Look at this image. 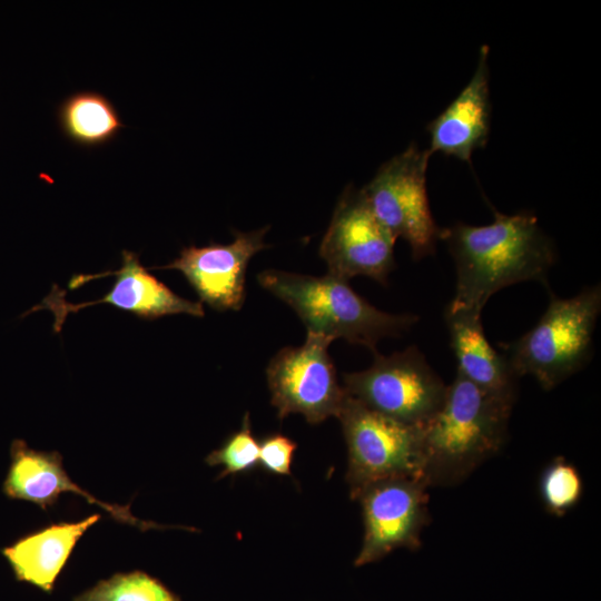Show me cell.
<instances>
[{"label": "cell", "mask_w": 601, "mask_h": 601, "mask_svg": "<svg viewBox=\"0 0 601 601\" xmlns=\"http://www.w3.org/2000/svg\"><path fill=\"white\" fill-rule=\"evenodd\" d=\"M268 227L248 233L235 231L229 244L210 243L185 247L171 263L151 269L179 270L200 302L216 311H238L245 300V276L249 260L268 247L264 236Z\"/></svg>", "instance_id": "7c38bea8"}, {"label": "cell", "mask_w": 601, "mask_h": 601, "mask_svg": "<svg viewBox=\"0 0 601 601\" xmlns=\"http://www.w3.org/2000/svg\"><path fill=\"white\" fill-rule=\"evenodd\" d=\"M539 493L550 514L563 516L581 500L583 482L580 472L564 457H555L541 473Z\"/></svg>", "instance_id": "d6986e66"}, {"label": "cell", "mask_w": 601, "mask_h": 601, "mask_svg": "<svg viewBox=\"0 0 601 601\" xmlns=\"http://www.w3.org/2000/svg\"><path fill=\"white\" fill-rule=\"evenodd\" d=\"M100 519L91 514L31 532L2 549L17 580L50 592L79 539Z\"/></svg>", "instance_id": "2e32d148"}, {"label": "cell", "mask_w": 601, "mask_h": 601, "mask_svg": "<svg viewBox=\"0 0 601 601\" xmlns=\"http://www.w3.org/2000/svg\"><path fill=\"white\" fill-rule=\"evenodd\" d=\"M332 338L307 333L297 347H284L266 368L270 401L283 420L300 414L311 424L337 417L346 398L328 354Z\"/></svg>", "instance_id": "ba28073f"}, {"label": "cell", "mask_w": 601, "mask_h": 601, "mask_svg": "<svg viewBox=\"0 0 601 601\" xmlns=\"http://www.w3.org/2000/svg\"><path fill=\"white\" fill-rule=\"evenodd\" d=\"M296 443L283 434H270L259 442L258 464L268 473L290 475Z\"/></svg>", "instance_id": "44dd1931"}, {"label": "cell", "mask_w": 601, "mask_h": 601, "mask_svg": "<svg viewBox=\"0 0 601 601\" xmlns=\"http://www.w3.org/2000/svg\"><path fill=\"white\" fill-rule=\"evenodd\" d=\"M600 312V284L570 298L551 294L544 314L530 331L497 346L519 378L531 375L544 391L553 390L589 363Z\"/></svg>", "instance_id": "277c9868"}, {"label": "cell", "mask_w": 601, "mask_h": 601, "mask_svg": "<svg viewBox=\"0 0 601 601\" xmlns=\"http://www.w3.org/2000/svg\"><path fill=\"white\" fill-rule=\"evenodd\" d=\"M259 285L290 306L307 333L343 338L376 351L384 337H397L417 321L414 314H391L371 305L348 280L326 274L311 276L276 269L257 275Z\"/></svg>", "instance_id": "3957f363"}, {"label": "cell", "mask_w": 601, "mask_h": 601, "mask_svg": "<svg viewBox=\"0 0 601 601\" xmlns=\"http://www.w3.org/2000/svg\"><path fill=\"white\" fill-rule=\"evenodd\" d=\"M259 442L254 437L248 413L243 418L242 427L233 433L223 445L209 453L206 463L210 466L220 465L226 475L248 472L258 464Z\"/></svg>", "instance_id": "ffe728a7"}, {"label": "cell", "mask_w": 601, "mask_h": 601, "mask_svg": "<svg viewBox=\"0 0 601 601\" xmlns=\"http://www.w3.org/2000/svg\"><path fill=\"white\" fill-rule=\"evenodd\" d=\"M395 238L376 219L361 189L339 197L319 246L328 274L346 280L366 276L385 285L395 267Z\"/></svg>", "instance_id": "30bf717a"}, {"label": "cell", "mask_w": 601, "mask_h": 601, "mask_svg": "<svg viewBox=\"0 0 601 601\" xmlns=\"http://www.w3.org/2000/svg\"><path fill=\"white\" fill-rule=\"evenodd\" d=\"M428 487L422 479L393 477L374 482L357 494L364 535L355 566L376 562L400 548L420 549L430 520Z\"/></svg>", "instance_id": "9c48e42d"}, {"label": "cell", "mask_w": 601, "mask_h": 601, "mask_svg": "<svg viewBox=\"0 0 601 601\" xmlns=\"http://www.w3.org/2000/svg\"><path fill=\"white\" fill-rule=\"evenodd\" d=\"M431 154L411 144L385 161L361 189L376 219L396 238H403L413 259L436 250L441 227L435 223L427 196L426 171Z\"/></svg>", "instance_id": "52a82bcc"}, {"label": "cell", "mask_w": 601, "mask_h": 601, "mask_svg": "<svg viewBox=\"0 0 601 601\" xmlns=\"http://www.w3.org/2000/svg\"><path fill=\"white\" fill-rule=\"evenodd\" d=\"M122 265L118 270L96 275H75L69 288L75 289L92 279L115 276L112 288L101 298L92 302L72 304L65 299L66 292L57 285L41 303L30 308L23 316L40 309L53 314V331L59 333L70 313L97 304H109L130 312L140 318L155 319L165 315L188 314L195 317L205 315L201 303L191 302L174 293L162 282L151 275L140 263L139 256L130 250H122Z\"/></svg>", "instance_id": "8fae6325"}, {"label": "cell", "mask_w": 601, "mask_h": 601, "mask_svg": "<svg viewBox=\"0 0 601 601\" xmlns=\"http://www.w3.org/2000/svg\"><path fill=\"white\" fill-rule=\"evenodd\" d=\"M373 353L370 367L343 375L345 392L384 416L423 426L442 406L447 385L415 345L387 356Z\"/></svg>", "instance_id": "5b68a950"}, {"label": "cell", "mask_w": 601, "mask_h": 601, "mask_svg": "<svg viewBox=\"0 0 601 601\" xmlns=\"http://www.w3.org/2000/svg\"><path fill=\"white\" fill-rule=\"evenodd\" d=\"M73 601H179L157 579L141 571L116 573L99 581Z\"/></svg>", "instance_id": "ac0fdd59"}, {"label": "cell", "mask_w": 601, "mask_h": 601, "mask_svg": "<svg viewBox=\"0 0 601 601\" xmlns=\"http://www.w3.org/2000/svg\"><path fill=\"white\" fill-rule=\"evenodd\" d=\"M513 405L456 372L442 406L421 426L427 485H456L496 455L506 442Z\"/></svg>", "instance_id": "7a4b0ae2"}, {"label": "cell", "mask_w": 601, "mask_h": 601, "mask_svg": "<svg viewBox=\"0 0 601 601\" xmlns=\"http://www.w3.org/2000/svg\"><path fill=\"white\" fill-rule=\"evenodd\" d=\"M444 321L457 373L483 391L515 403L519 377L484 334L481 313L446 306Z\"/></svg>", "instance_id": "9a60e30c"}, {"label": "cell", "mask_w": 601, "mask_h": 601, "mask_svg": "<svg viewBox=\"0 0 601 601\" xmlns=\"http://www.w3.org/2000/svg\"><path fill=\"white\" fill-rule=\"evenodd\" d=\"M10 465L3 481V493L13 500H22L37 504L42 510L52 506L60 494L73 492L107 511L115 520L140 530L155 526L154 523L134 516L129 505L102 502L78 484L66 473L62 456L59 452L37 451L20 439L13 440L10 447Z\"/></svg>", "instance_id": "4fadbf2b"}, {"label": "cell", "mask_w": 601, "mask_h": 601, "mask_svg": "<svg viewBox=\"0 0 601 601\" xmlns=\"http://www.w3.org/2000/svg\"><path fill=\"white\" fill-rule=\"evenodd\" d=\"M337 418L347 446L346 482L352 499L377 481L424 480L421 427L374 412L347 393Z\"/></svg>", "instance_id": "8992f818"}, {"label": "cell", "mask_w": 601, "mask_h": 601, "mask_svg": "<svg viewBox=\"0 0 601 601\" xmlns=\"http://www.w3.org/2000/svg\"><path fill=\"white\" fill-rule=\"evenodd\" d=\"M489 52V46L480 48L476 69L470 81L426 126L431 155L441 152L470 164L473 152L486 146L491 130Z\"/></svg>", "instance_id": "5bb4252c"}, {"label": "cell", "mask_w": 601, "mask_h": 601, "mask_svg": "<svg viewBox=\"0 0 601 601\" xmlns=\"http://www.w3.org/2000/svg\"><path fill=\"white\" fill-rule=\"evenodd\" d=\"M494 220L483 226L457 221L441 227L440 240L451 253L456 272L455 295L447 306L482 314L490 297L521 282L548 276L558 254L538 217L529 210L504 215L492 208ZM550 290V289H549Z\"/></svg>", "instance_id": "6da1fadb"}, {"label": "cell", "mask_w": 601, "mask_h": 601, "mask_svg": "<svg viewBox=\"0 0 601 601\" xmlns=\"http://www.w3.org/2000/svg\"><path fill=\"white\" fill-rule=\"evenodd\" d=\"M59 121L65 135L83 146L105 144L125 127L114 105L93 91L68 97L60 107Z\"/></svg>", "instance_id": "e0dca14e"}]
</instances>
